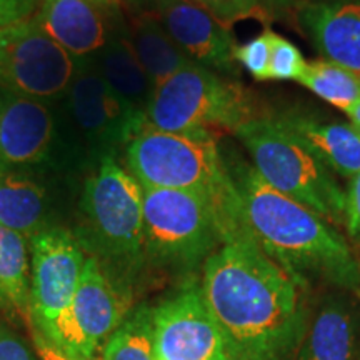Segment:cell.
I'll return each mask as SVG.
<instances>
[{
  "mask_svg": "<svg viewBox=\"0 0 360 360\" xmlns=\"http://www.w3.org/2000/svg\"><path fill=\"white\" fill-rule=\"evenodd\" d=\"M200 289L229 360H295L309 326L305 287L245 233L224 242L202 267Z\"/></svg>",
  "mask_w": 360,
  "mask_h": 360,
  "instance_id": "cell-1",
  "label": "cell"
},
{
  "mask_svg": "<svg viewBox=\"0 0 360 360\" xmlns=\"http://www.w3.org/2000/svg\"><path fill=\"white\" fill-rule=\"evenodd\" d=\"M224 157L238 197V232L305 289L322 283L360 294V262L332 224L270 187L242 157Z\"/></svg>",
  "mask_w": 360,
  "mask_h": 360,
  "instance_id": "cell-2",
  "label": "cell"
},
{
  "mask_svg": "<svg viewBox=\"0 0 360 360\" xmlns=\"http://www.w3.org/2000/svg\"><path fill=\"white\" fill-rule=\"evenodd\" d=\"M143 188L117 157H105L85 175L77 236L120 289H134L147 270L143 255Z\"/></svg>",
  "mask_w": 360,
  "mask_h": 360,
  "instance_id": "cell-3",
  "label": "cell"
},
{
  "mask_svg": "<svg viewBox=\"0 0 360 360\" xmlns=\"http://www.w3.org/2000/svg\"><path fill=\"white\" fill-rule=\"evenodd\" d=\"M124 164L142 187L195 191L214 199L222 236L237 225L238 197L217 134H179L143 127L125 146Z\"/></svg>",
  "mask_w": 360,
  "mask_h": 360,
  "instance_id": "cell-4",
  "label": "cell"
},
{
  "mask_svg": "<svg viewBox=\"0 0 360 360\" xmlns=\"http://www.w3.org/2000/svg\"><path fill=\"white\" fill-rule=\"evenodd\" d=\"M233 135L264 182L328 224H345V191L334 172L277 115L250 120Z\"/></svg>",
  "mask_w": 360,
  "mask_h": 360,
  "instance_id": "cell-5",
  "label": "cell"
},
{
  "mask_svg": "<svg viewBox=\"0 0 360 360\" xmlns=\"http://www.w3.org/2000/svg\"><path fill=\"white\" fill-rule=\"evenodd\" d=\"M142 188L146 265L192 278L224 242L217 204L195 191Z\"/></svg>",
  "mask_w": 360,
  "mask_h": 360,
  "instance_id": "cell-6",
  "label": "cell"
},
{
  "mask_svg": "<svg viewBox=\"0 0 360 360\" xmlns=\"http://www.w3.org/2000/svg\"><path fill=\"white\" fill-rule=\"evenodd\" d=\"M244 85L207 67L191 64L155 85L146 112V127L164 132H236L259 119Z\"/></svg>",
  "mask_w": 360,
  "mask_h": 360,
  "instance_id": "cell-7",
  "label": "cell"
},
{
  "mask_svg": "<svg viewBox=\"0 0 360 360\" xmlns=\"http://www.w3.org/2000/svg\"><path fill=\"white\" fill-rule=\"evenodd\" d=\"M58 127L72 170H94L117 157L143 129L114 96L92 60H79L65 96L56 102Z\"/></svg>",
  "mask_w": 360,
  "mask_h": 360,
  "instance_id": "cell-8",
  "label": "cell"
},
{
  "mask_svg": "<svg viewBox=\"0 0 360 360\" xmlns=\"http://www.w3.org/2000/svg\"><path fill=\"white\" fill-rule=\"evenodd\" d=\"M29 319L35 340L79 359L70 309L87 254L74 231L62 225L35 233L29 238Z\"/></svg>",
  "mask_w": 360,
  "mask_h": 360,
  "instance_id": "cell-9",
  "label": "cell"
},
{
  "mask_svg": "<svg viewBox=\"0 0 360 360\" xmlns=\"http://www.w3.org/2000/svg\"><path fill=\"white\" fill-rule=\"evenodd\" d=\"M77 65L35 15L0 29V87L56 103L65 96Z\"/></svg>",
  "mask_w": 360,
  "mask_h": 360,
  "instance_id": "cell-10",
  "label": "cell"
},
{
  "mask_svg": "<svg viewBox=\"0 0 360 360\" xmlns=\"http://www.w3.org/2000/svg\"><path fill=\"white\" fill-rule=\"evenodd\" d=\"M69 174L56 103L0 87V170Z\"/></svg>",
  "mask_w": 360,
  "mask_h": 360,
  "instance_id": "cell-11",
  "label": "cell"
},
{
  "mask_svg": "<svg viewBox=\"0 0 360 360\" xmlns=\"http://www.w3.org/2000/svg\"><path fill=\"white\" fill-rule=\"evenodd\" d=\"M155 360H229L200 282L187 278L152 307Z\"/></svg>",
  "mask_w": 360,
  "mask_h": 360,
  "instance_id": "cell-12",
  "label": "cell"
},
{
  "mask_svg": "<svg viewBox=\"0 0 360 360\" xmlns=\"http://www.w3.org/2000/svg\"><path fill=\"white\" fill-rule=\"evenodd\" d=\"M35 19L75 60H90L124 24L122 0H39Z\"/></svg>",
  "mask_w": 360,
  "mask_h": 360,
  "instance_id": "cell-13",
  "label": "cell"
},
{
  "mask_svg": "<svg viewBox=\"0 0 360 360\" xmlns=\"http://www.w3.org/2000/svg\"><path fill=\"white\" fill-rule=\"evenodd\" d=\"M132 295L107 276L98 260L87 254L70 309L79 359L96 357L97 350L132 310Z\"/></svg>",
  "mask_w": 360,
  "mask_h": 360,
  "instance_id": "cell-14",
  "label": "cell"
},
{
  "mask_svg": "<svg viewBox=\"0 0 360 360\" xmlns=\"http://www.w3.org/2000/svg\"><path fill=\"white\" fill-rule=\"evenodd\" d=\"M155 13L193 64L219 74L237 70V42L232 27L215 19L199 4L193 0H162Z\"/></svg>",
  "mask_w": 360,
  "mask_h": 360,
  "instance_id": "cell-15",
  "label": "cell"
},
{
  "mask_svg": "<svg viewBox=\"0 0 360 360\" xmlns=\"http://www.w3.org/2000/svg\"><path fill=\"white\" fill-rule=\"evenodd\" d=\"M65 174L53 170H0V224L19 232L27 240L45 229L57 227L58 186Z\"/></svg>",
  "mask_w": 360,
  "mask_h": 360,
  "instance_id": "cell-16",
  "label": "cell"
},
{
  "mask_svg": "<svg viewBox=\"0 0 360 360\" xmlns=\"http://www.w3.org/2000/svg\"><path fill=\"white\" fill-rule=\"evenodd\" d=\"M295 12L323 60L360 72V0H305Z\"/></svg>",
  "mask_w": 360,
  "mask_h": 360,
  "instance_id": "cell-17",
  "label": "cell"
},
{
  "mask_svg": "<svg viewBox=\"0 0 360 360\" xmlns=\"http://www.w3.org/2000/svg\"><path fill=\"white\" fill-rule=\"evenodd\" d=\"M90 60L135 122L146 127V112L155 87L132 51L127 20L112 34L105 47Z\"/></svg>",
  "mask_w": 360,
  "mask_h": 360,
  "instance_id": "cell-18",
  "label": "cell"
},
{
  "mask_svg": "<svg viewBox=\"0 0 360 360\" xmlns=\"http://www.w3.org/2000/svg\"><path fill=\"white\" fill-rule=\"evenodd\" d=\"M277 117L332 172L344 179L360 172V134L354 125L322 122L300 114Z\"/></svg>",
  "mask_w": 360,
  "mask_h": 360,
  "instance_id": "cell-19",
  "label": "cell"
},
{
  "mask_svg": "<svg viewBox=\"0 0 360 360\" xmlns=\"http://www.w3.org/2000/svg\"><path fill=\"white\" fill-rule=\"evenodd\" d=\"M295 360H357L355 317L344 297L328 295L315 310Z\"/></svg>",
  "mask_w": 360,
  "mask_h": 360,
  "instance_id": "cell-20",
  "label": "cell"
},
{
  "mask_svg": "<svg viewBox=\"0 0 360 360\" xmlns=\"http://www.w3.org/2000/svg\"><path fill=\"white\" fill-rule=\"evenodd\" d=\"M127 34L135 57L154 87L167 80L175 72L193 64L174 42L157 13L129 17Z\"/></svg>",
  "mask_w": 360,
  "mask_h": 360,
  "instance_id": "cell-21",
  "label": "cell"
},
{
  "mask_svg": "<svg viewBox=\"0 0 360 360\" xmlns=\"http://www.w3.org/2000/svg\"><path fill=\"white\" fill-rule=\"evenodd\" d=\"M29 287V240L0 224V309L15 321L30 322Z\"/></svg>",
  "mask_w": 360,
  "mask_h": 360,
  "instance_id": "cell-22",
  "label": "cell"
},
{
  "mask_svg": "<svg viewBox=\"0 0 360 360\" xmlns=\"http://www.w3.org/2000/svg\"><path fill=\"white\" fill-rule=\"evenodd\" d=\"M297 82L345 114L360 97V72L323 58L307 62Z\"/></svg>",
  "mask_w": 360,
  "mask_h": 360,
  "instance_id": "cell-23",
  "label": "cell"
},
{
  "mask_svg": "<svg viewBox=\"0 0 360 360\" xmlns=\"http://www.w3.org/2000/svg\"><path fill=\"white\" fill-rule=\"evenodd\" d=\"M103 360H155L154 317L152 307L141 304L127 314L122 323L107 339Z\"/></svg>",
  "mask_w": 360,
  "mask_h": 360,
  "instance_id": "cell-24",
  "label": "cell"
},
{
  "mask_svg": "<svg viewBox=\"0 0 360 360\" xmlns=\"http://www.w3.org/2000/svg\"><path fill=\"white\" fill-rule=\"evenodd\" d=\"M215 19L232 27L240 20H260L264 24L283 19L287 13L297 11L300 0H193Z\"/></svg>",
  "mask_w": 360,
  "mask_h": 360,
  "instance_id": "cell-25",
  "label": "cell"
},
{
  "mask_svg": "<svg viewBox=\"0 0 360 360\" xmlns=\"http://www.w3.org/2000/svg\"><path fill=\"white\" fill-rule=\"evenodd\" d=\"M305 58L290 40L272 30L270 34L269 80H299L305 69Z\"/></svg>",
  "mask_w": 360,
  "mask_h": 360,
  "instance_id": "cell-26",
  "label": "cell"
},
{
  "mask_svg": "<svg viewBox=\"0 0 360 360\" xmlns=\"http://www.w3.org/2000/svg\"><path fill=\"white\" fill-rule=\"evenodd\" d=\"M270 34L272 30L265 29L257 37L247 44L237 45L236 60L255 80H269L270 67Z\"/></svg>",
  "mask_w": 360,
  "mask_h": 360,
  "instance_id": "cell-27",
  "label": "cell"
},
{
  "mask_svg": "<svg viewBox=\"0 0 360 360\" xmlns=\"http://www.w3.org/2000/svg\"><path fill=\"white\" fill-rule=\"evenodd\" d=\"M0 360H37L25 340L0 322Z\"/></svg>",
  "mask_w": 360,
  "mask_h": 360,
  "instance_id": "cell-28",
  "label": "cell"
},
{
  "mask_svg": "<svg viewBox=\"0 0 360 360\" xmlns=\"http://www.w3.org/2000/svg\"><path fill=\"white\" fill-rule=\"evenodd\" d=\"M345 191V229L354 240L360 242V172L349 179Z\"/></svg>",
  "mask_w": 360,
  "mask_h": 360,
  "instance_id": "cell-29",
  "label": "cell"
},
{
  "mask_svg": "<svg viewBox=\"0 0 360 360\" xmlns=\"http://www.w3.org/2000/svg\"><path fill=\"white\" fill-rule=\"evenodd\" d=\"M39 11V0H0V29L30 19Z\"/></svg>",
  "mask_w": 360,
  "mask_h": 360,
  "instance_id": "cell-30",
  "label": "cell"
},
{
  "mask_svg": "<svg viewBox=\"0 0 360 360\" xmlns=\"http://www.w3.org/2000/svg\"><path fill=\"white\" fill-rule=\"evenodd\" d=\"M162 0H122L124 11L132 15H142V13H155Z\"/></svg>",
  "mask_w": 360,
  "mask_h": 360,
  "instance_id": "cell-31",
  "label": "cell"
},
{
  "mask_svg": "<svg viewBox=\"0 0 360 360\" xmlns=\"http://www.w3.org/2000/svg\"><path fill=\"white\" fill-rule=\"evenodd\" d=\"M37 352L40 355V360H103V359H74V357H67V355L57 352L56 349L49 347V345L42 344V342H37Z\"/></svg>",
  "mask_w": 360,
  "mask_h": 360,
  "instance_id": "cell-32",
  "label": "cell"
},
{
  "mask_svg": "<svg viewBox=\"0 0 360 360\" xmlns=\"http://www.w3.org/2000/svg\"><path fill=\"white\" fill-rule=\"evenodd\" d=\"M347 115L350 117V120H352V125H355V127H360V97H359V101L352 105V109L347 112Z\"/></svg>",
  "mask_w": 360,
  "mask_h": 360,
  "instance_id": "cell-33",
  "label": "cell"
},
{
  "mask_svg": "<svg viewBox=\"0 0 360 360\" xmlns=\"http://www.w3.org/2000/svg\"><path fill=\"white\" fill-rule=\"evenodd\" d=\"M357 360H360V352L357 354Z\"/></svg>",
  "mask_w": 360,
  "mask_h": 360,
  "instance_id": "cell-34",
  "label": "cell"
},
{
  "mask_svg": "<svg viewBox=\"0 0 360 360\" xmlns=\"http://www.w3.org/2000/svg\"><path fill=\"white\" fill-rule=\"evenodd\" d=\"M354 127H355V125H354ZM355 129H357V130H359V134H360V127H355Z\"/></svg>",
  "mask_w": 360,
  "mask_h": 360,
  "instance_id": "cell-35",
  "label": "cell"
},
{
  "mask_svg": "<svg viewBox=\"0 0 360 360\" xmlns=\"http://www.w3.org/2000/svg\"><path fill=\"white\" fill-rule=\"evenodd\" d=\"M359 244H360V242H359Z\"/></svg>",
  "mask_w": 360,
  "mask_h": 360,
  "instance_id": "cell-36",
  "label": "cell"
}]
</instances>
